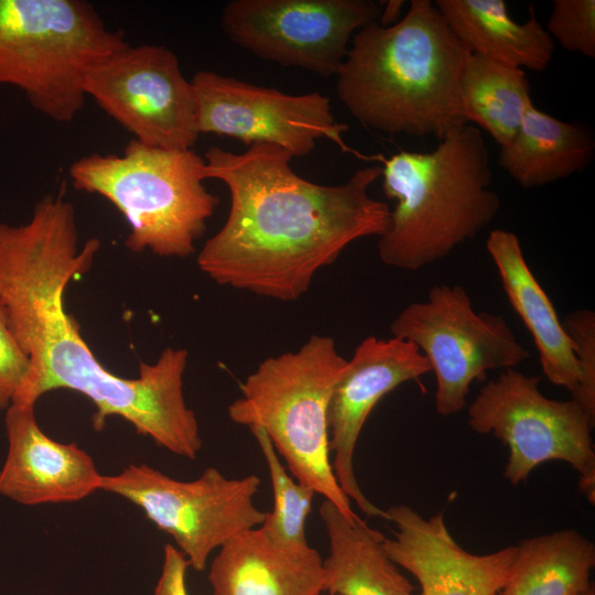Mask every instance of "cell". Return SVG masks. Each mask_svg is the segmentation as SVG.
Wrapping results in <instances>:
<instances>
[{
    "mask_svg": "<svg viewBox=\"0 0 595 595\" xmlns=\"http://www.w3.org/2000/svg\"><path fill=\"white\" fill-rule=\"evenodd\" d=\"M208 581L213 595H321L323 559L312 547H279L258 527L219 548Z\"/></svg>",
    "mask_w": 595,
    "mask_h": 595,
    "instance_id": "e0dca14e",
    "label": "cell"
},
{
    "mask_svg": "<svg viewBox=\"0 0 595 595\" xmlns=\"http://www.w3.org/2000/svg\"><path fill=\"white\" fill-rule=\"evenodd\" d=\"M204 158L130 140L122 153H90L74 161V188L97 194L123 216L126 247L163 258H186L206 230L219 198L204 185Z\"/></svg>",
    "mask_w": 595,
    "mask_h": 595,
    "instance_id": "5b68a950",
    "label": "cell"
},
{
    "mask_svg": "<svg viewBox=\"0 0 595 595\" xmlns=\"http://www.w3.org/2000/svg\"><path fill=\"white\" fill-rule=\"evenodd\" d=\"M565 329L574 344L580 383L572 397L595 419V313L577 310L565 318Z\"/></svg>",
    "mask_w": 595,
    "mask_h": 595,
    "instance_id": "484cf974",
    "label": "cell"
},
{
    "mask_svg": "<svg viewBox=\"0 0 595 595\" xmlns=\"http://www.w3.org/2000/svg\"><path fill=\"white\" fill-rule=\"evenodd\" d=\"M464 119L477 123L504 147L517 133L530 105L531 90L523 69L468 53L459 79Z\"/></svg>",
    "mask_w": 595,
    "mask_h": 595,
    "instance_id": "603a6c76",
    "label": "cell"
},
{
    "mask_svg": "<svg viewBox=\"0 0 595 595\" xmlns=\"http://www.w3.org/2000/svg\"><path fill=\"white\" fill-rule=\"evenodd\" d=\"M547 32L566 51L595 57V1L554 0Z\"/></svg>",
    "mask_w": 595,
    "mask_h": 595,
    "instance_id": "d4e9b609",
    "label": "cell"
},
{
    "mask_svg": "<svg viewBox=\"0 0 595 595\" xmlns=\"http://www.w3.org/2000/svg\"><path fill=\"white\" fill-rule=\"evenodd\" d=\"M393 337L414 344L436 378L435 409L462 411L470 385L488 370L515 368L530 357L506 320L476 312L459 284H439L428 299L402 309L390 324Z\"/></svg>",
    "mask_w": 595,
    "mask_h": 595,
    "instance_id": "30bf717a",
    "label": "cell"
},
{
    "mask_svg": "<svg viewBox=\"0 0 595 595\" xmlns=\"http://www.w3.org/2000/svg\"><path fill=\"white\" fill-rule=\"evenodd\" d=\"M30 371V360L13 336L0 303V410H7Z\"/></svg>",
    "mask_w": 595,
    "mask_h": 595,
    "instance_id": "4316f807",
    "label": "cell"
},
{
    "mask_svg": "<svg viewBox=\"0 0 595 595\" xmlns=\"http://www.w3.org/2000/svg\"><path fill=\"white\" fill-rule=\"evenodd\" d=\"M540 378L515 368L488 381L468 407V425L479 434H493L509 450L504 476L512 485L526 480L539 465L562 461L578 473V488L595 501L594 425L575 400L547 398Z\"/></svg>",
    "mask_w": 595,
    "mask_h": 595,
    "instance_id": "ba28073f",
    "label": "cell"
},
{
    "mask_svg": "<svg viewBox=\"0 0 595 595\" xmlns=\"http://www.w3.org/2000/svg\"><path fill=\"white\" fill-rule=\"evenodd\" d=\"M378 23L381 26H390L397 23L401 13L404 1L402 0H389L383 2Z\"/></svg>",
    "mask_w": 595,
    "mask_h": 595,
    "instance_id": "f1b7e54d",
    "label": "cell"
},
{
    "mask_svg": "<svg viewBox=\"0 0 595 595\" xmlns=\"http://www.w3.org/2000/svg\"><path fill=\"white\" fill-rule=\"evenodd\" d=\"M447 25L470 52L489 61L534 72L544 71L554 52V40L536 19L518 23L504 0H436Z\"/></svg>",
    "mask_w": 595,
    "mask_h": 595,
    "instance_id": "d6986e66",
    "label": "cell"
},
{
    "mask_svg": "<svg viewBox=\"0 0 595 595\" xmlns=\"http://www.w3.org/2000/svg\"><path fill=\"white\" fill-rule=\"evenodd\" d=\"M128 43L88 1L0 0V86L53 121L76 118L87 73Z\"/></svg>",
    "mask_w": 595,
    "mask_h": 595,
    "instance_id": "52a82bcc",
    "label": "cell"
},
{
    "mask_svg": "<svg viewBox=\"0 0 595 595\" xmlns=\"http://www.w3.org/2000/svg\"><path fill=\"white\" fill-rule=\"evenodd\" d=\"M203 158L204 180L223 182L230 194L226 221L196 259L217 284L296 301L347 246L380 237L389 226L391 209L368 193L380 165L322 185L296 174L293 156L272 144H251L241 153L210 147Z\"/></svg>",
    "mask_w": 595,
    "mask_h": 595,
    "instance_id": "7a4b0ae2",
    "label": "cell"
},
{
    "mask_svg": "<svg viewBox=\"0 0 595 595\" xmlns=\"http://www.w3.org/2000/svg\"><path fill=\"white\" fill-rule=\"evenodd\" d=\"M329 552L323 560V592L329 595H411L412 584L387 555L385 536L360 518L350 520L329 500L318 507Z\"/></svg>",
    "mask_w": 595,
    "mask_h": 595,
    "instance_id": "ffe728a7",
    "label": "cell"
},
{
    "mask_svg": "<svg viewBox=\"0 0 595 595\" xmlns=\"http://www.w3.org/2000/svg\"><path fill=\"white\" fill-rule=\"evenodd\" d=\"M249 429L266 459L273 494V507L270 512H267L259 529L279 547L289 549L310 547L305 534V523L316 493L311 487L294 480L295 478L282 464L269 436L261 428Z\"/></svg>",
    "mask_w": 595,
    "mask_h": 595,
    "instance_id": "cb8c5ba5",
    "label": "cell"
},
{
    "mask_svg": "<svg viewBox=\"0 0 595 595\" xmlns=\"http://www.w3.org/2000/svg\"><path fill=\"white\" fill-rule=\"evenodd\" d=\"M430 371L429 361L411 342L368 336L334 385L327 411L332 468L344 494L368 517L386 519V512L365 496L356 479L354 454L359 434L383 396Z\"/></svg>",
    "mask_w": 595,
    "mask_h": 595,
    "instance_id": "5bb4252c",
    "label": "cell"
},
{
    "mask_svg": "<svg viewBox=\"0 0 595 595\" xmlns=\"http://www.w3.org/2000/svg\"><path fill=\"white\" fill-rule=\"evenodd\" d=\"M496 595H584L592 587L595 547L575 529L522 540Z\"/></svg>",
    "mask_w": 595,
    "mask_h": 595,
    "instance_id": "7402d4cb",
    "label": "cell"
},
{
    "mask_svg": "<svg viewBox=\"0 0 595 595\" xmlns=\"http://www.w3.org/2000/svg\"><path fill=\"white\" fill-rule=\"evenodd\" d=\"M397 528L382 541L387 555L409 571L421 592L411 595H496L511 570L517 547L488 554L465 551L452 537L440 512L423 518L407 506L385 510Z\"/></svg>",
    "mask_w": 595,
    "mask_h": 595,
    "instance_id": "9a60e30c",
    "label": "cell"
},
{
    "mask_svg": "<svg viewBox=\"0 0 595 595\" xmlns=\"http://www.w3.org/2000/svg\"><path fill=\"white\" fill-rule=\"evenodd\" d=\"M346 363L332 337L312 335L299 349L264 359L240 383L241 396L227 411L236 424L261 428L298 482L355 520L332 468L327 421Z\"/></svg>",
    "mask_w": 595,
    "mask_h": 595,
    "instance_id": "8992f818",
    "label": "cell"
},
{
    "mask_svg": "<svg viewBox=\"0 0 595 595\" xmlns=\"http://www.w3.org/2000/svg\"><path fill=\"white\" fill-rule=\"evenodd\" d=\"M100 246L97 238L79 246L75 208L64 191L40 199L26 223L0 221V303L30 360L12 403L35 405L50 391L73 390L95 404L96 431L119 416L160 447L193 459L203 441L183 391L188 351L167 347L155 363H141L137 378H123L98 360L66 311L68 283L91 268Z\"/></svg>",
    "mask_w": 595,
    "mask_h": 595,
    "instance_id": "6da1fadb",
    "label": "cell"
},
{
    "mask_svg": "<svg viewBox=\"0 0 595 595\" xmlns=\"http://www.w3.org/2000/svg\"><path fill=\"white\" fill-rule=\"evenodd\" d=\"M187 560L173 544L163 548V562L154 595H188L186 587Z\"/></svg>",
    "mask_w": 595,
    "mask_h": 595,
    "instance_id": "83f0119b",
    "label": "cell"
},
{
    "mask_svg": "<svg viewBox=\"0 0 595 595\" xmlns=\"http://www.w3.org/2000/svg\"><path fill=\"white\" fill-rule=\"evenodd\" d=\"M584 595H595V589L594 587H592L587 593H585Z\"/></svg>",
    "mask_w": 595,
    "mask_h": 595,
    "instance_id": "f546056e",
    "label": "cell"
},
{
    "mask_svg": "<svg viewBox=\"0 0 595 595\" xmlns=\"http://www.w3.org/2000/svg\"><path fill=\"white\" fill-rule=\"evenodd\" d=\"M199 134H216L244 142L272 144L293 158L310 154L320 140L343 152L366 156L344 140L348 126L338 122L329 98L320 91L291 95L258 86L213 71H198L191 79Z\"/></svg>",
    "mask_w": 595,
    "mask_h": 595,
    "instance_id": "7c38bea8",
    "label": "cell"
},
{
    "mask_svg": "<svg viewBox=\"0 0 595 595\" xmlns=\"http://www.w3.org/2000/svg\"><path fill=\"white\" fill-rule=\"evenodd\" d=\"M595 156L588 129L565 122L530 105L509 143L500 148L499 165L523 188L583 172Z\"/></svg>",
    "mask_w": 595,
    "mask_h": 595,
    "instance_id": "44dd1931",
    "label": "cell"
},
{
    "mask_svg": "<svg viewBox=\"0 0 595 595\" xmlns=\"http://www.w3.org/2000/svg\"><path fill=\"white\" fill-rule=\"evenodd\" d=\"M84 90L144 144L188 150L199 136L192 83L165 46L128 43L87 73Z\"/></svg>",
    "mask_w": 595,
    "mask_h": 595,
    "instance_id": "4fadbf2b",
    "label": "cell"
},
{
    "mask_svg": "<svg viewBox=\"0 0 595 595\" xmlns=\"http://www.w3.org/2000/svg\"><path fill=\"white\" fill-rule=\"evenodd\" d=\"M382 1L231 0L220 15L225 34L259 58L336 76L354 34L378 21Z\"/></svg>",
    "mask_w": 595,
    "mask_h": 595,
    "instance_id": "8fae6325",
    "label": "cell"
},
{
    "mask_svg": "<svg viewBox=\"0 0 595 595\" xmlns=\"http://www.w3.org/2000/svg\"><path fill=\"white\" fill-rule=\"evenodd\" d=\"M486 249L510 305L533 337L543 375L553 385L567 389L573 397L580 383L574 344L530 270L519 238L511 231L495 229L488 235Z\"/></svg>",
    "mask_w": 595,
    "mask_h": 595,
    "instance_id": "ac0fdd59",
    "label": "cell"
},
{
    "mask_svg": "<svg viewBox=\"0 0 595 595\" xmlns=\"http://www.w3.org/2000/svg\"><path fill=\"white\" fill-rule=\"evenodd\" d=\"M35 405L6 410L8 452L0 469V495L24 506L82 500L100 490L101 474L76 443H61L40 428Z\"/></svg>",
    "mask_w": 595,
    "mask_h": 595,
    "instance_id": "2e32d148",
    "label": "cell"
},
{
    "mask_svg": "<svg viewBox=\"0 0 595 595\" xmlns=\"http://www.w3.org/2000/svg\"><path fill=\"white\" fill-rule=\"evenodd\" d=\"M382 190L396 201L378 255L389 267L416 271L476 237L500 209L483 131L465 125L431 152L381 155Z\"/></svg>",
    "mask_w": 595,
    "mask_h": 595,
    "instance_id": "277c9868",
    "label": "cell"
},
{
    "mask_svg": "<svg viewBox=\"0 0 595 595\" xmlns=\"http://www.w3.org/2000/svg\"><path fill=\"white\" fill-rule=\"evenodd\" d=\"M260 478L250 474L229 478L207 467L194 480H178L145 464H129L102 475L100 490L139 507L197 572L205 571L212 552L237 534L260 527L266 511L255 505Z\"/></svg>",
    "mask_w": 595,
    "mask_h": 595,
    "instance_id": "9c48e42d",
    "label": "cell"
},
{
    "mask_svg": "<svg viewBox=\"0 0 595 595\" xmlns=\"http://www.w3.org/2000/svg\"><path fill=\"white\" fill-rule=\"evenodd\" d=\"M469 51L430 0H412L390 26L359 29L336 75L338 99L363 126L445 138L467 125L459 79Z\"/></svg>",
    "mask_w": 595,
    "mask_h": 595,
    "instance_id": "3957f363",
    "label": "cell"
}]
</instances>
